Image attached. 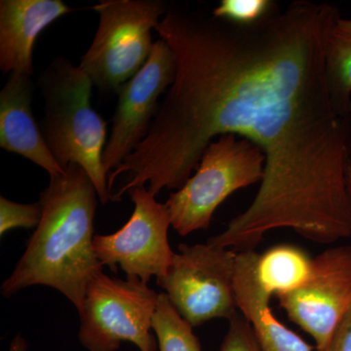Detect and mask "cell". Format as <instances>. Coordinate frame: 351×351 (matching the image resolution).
<instances>
[{"instance_id":"obj_1","label":"cell","mask_w":351,"mask_h":351,"mask_svg":"<svg viewBox=\"0 0 351 351\" xmlns=\"http://www.w3.org/2000/svg\"><path fill=\"white\" fill-rule=\"evenodd\" d=\"M338 7L297 0L253 25H237L169 5L156 31L174 54V82L147 137L108 175L131 179L114 198L149 184L156 196L181 189L219 136L262 149L257 195L208 243L254 251L269 232L288 228L330 245L351 237L346 169L351 115L332 104L326 71L328 34Z\"/></svg>"},{"instance_id":"obj_2","label":"cell","mask_w":351,"mask_h":351,"mask_svg":"<svg viewBox=\"0 0 351 351\" xmlns=\"http://www.w3.org/2000/svg\"><path fill=\"white\" fill-rule=\"evenodd\" d=\"M99 197L86 171L69 164L51 176L40 195L43 218L22 258L2 283L10 298L32 286H47L63 294L78 313L88 284L103 265L94 250V219Z\"/></svg>"},{"instance_id":"obj_3","label":"cell","mask_w":351,"mask_h":351,"mask_svg":"<svg viewBox=\"0 0 351 351\" xmlns=\"http://www.w3.org/2000/svg\"><path fill=\"white\" fill-rule=\"evenodd\" d=\"M44 98L41 121L46 144L64 169L76 164L86 171L101 204L112 199L103 163L107 122L91 105L93 82L68 59L53 60L39 78Z\"/></svg>"},{"instance_id":"obj_4","label":"cell","mask_w":351,"mask_h":351,"mask_svg":"<svg viewBox=\"0 0 351 351\" xmlns=\"http://www.w3.org/2000/svg\"><path fill=\"white\" fill-rule=\"evenodd\" d=\"M265 166L257 145L232 134L219 136L203 154L195 174L166 201L172 228L182 237L207 230L228 196L261 184Z\"/></svg>"},{"instance_id":"obj_5","label":"cell","mask_w":351,"mask_h":351,"mask_svg":"<svg viewBox=\"0 0 351 351\" xmlns=\"http://www.w3.org/2000/svg\"><path fill=\"white\" fill-rule=\"evenodd\" d=\"M168 7L161 0H104L95 4L98 29L80 69L101 90L117 93L151 56L152 31Z\"/></svg>"},{"instance_id":"obj_6","label":"cell","mask_w":351,"mask_h":351,"mask_svg":"<svg viewBox=\"0 0 351 351\" xmlns=\"http://www.w3.org/2000/svg\"><path fill=\"white\" fill-rule=\"evenodd\" d=\"M159 294L137 278L99 272L88 284L80 313L78 339L88 351H117L123 341L140 351H156L152 318Z\"/></svg>"},{"instance_id":"obj_7","label":"cell","mask_w":351,"mask_h":351,"mask_svg":"<svg viewBox=\"0 0 351 351\" xmlns=\"http://www.w3.org/2000/svg\"><path fill=\"white\" fill-rule=\"evenodd\" d=\"M237 252L208 244H181L157 285L193 327L230 320L239 313L234 295Z\"/></svg>"},{"instance_id":"obj_8","label":"cell","mask_w":351,"mask_h":351,"mask_svg":"<svg viewBox=\"0 0 351 351\" xmlns=\"http://www.w3.org/2000/svg\"><path fill=\"white\" fill-rule=\"evenodd\" d=\"M127 193L134 203L130 219L117 232L95 235L94 250L103 267L115 274L119 267L127 278L147 283L152 276H165L175 257L168 239L170 214L145 186Z\"/></svg>"},{"instance_id":"obj_9","label":"cell","mask_w":351,"mask_h":351,"mask_svg":"<svg viewBox=\"0 0 351 351\" xmlns=\"http://www.w3.org/2000/svg\"><path fill=\"white\" fill-rule=\"evenodd\" d=\"M276 298L289 319L313 337L318 351L324 350L351 309V245L321 252L306 282Z\"/></svg>"},{"instance_id":"obj_10","label":"cell","mask_w":351,"mask_h":351,"mask_svg":"<svg viewBox=\"0 0 351 351\" xmlns=\"http://www.w3.org/2000/svg\"><path fill=\"white\" fill-rule=\"evenodd\" d=\"M175 73L174 54L160 38L154 43L145 66L120 87L112 133L103 154L108 175L121 165L147 137L158 110L159 98L172 85Z\"/></svg>"},{"instance_id":"obj_11","label":"cell","mask_w":351,"mask_h":351,"mask_svg":"<svg viewBox=\"0 0 351 351\" xmlns=\"http://www.w3.org/2000/svg\"><path fill=\"white\" fill-rule=\"evenodd\" d=\"M62 0L0 1V69L5 75L34 73L32 52L41 32L73 12Z\"/></svg>"},{"instance_id":"obj_12","label":"cell","mask_w":351,"mask_h":351,"mask_svg":"<svg viewBox=\"0 0 351 351\" xmlns=\"http://www.w3.org/2000/svg\"><path fill=\"white\" fill-rule=\"evenodd\" d=\"M31 76L13 73L0 92V147L29 159L51 176L64 173L32 110Z\"/></svg>"},{"instance_id":"obj_13","label":"cell","mask_w":351,"mask_h":351,"mask_svg":"<svg viewBox=\"0 0 351 351\" xmlns=\"http://www.w3.org/2000/svg\"><path fill=\"white\" fill-rule=\"evenodd\" d=\"M257 252H237L234 295L239 313L251 325L262 351H313L304 339L286 327L270 307L271 295L257 276Z\"/></svg>"},{"instance_id":"obj_14","label":"cell","mask_w":351,"mask_h":351,"mask_svg":"<svg viewBox=\"0 0 351 351\" xmlns=\"http://www.w3.org/2000/svg\"><path fill=\"white\" fill-rule=\"evenodd\" d=\"M313 258L306 251L291 244H279L258 255L257 276L269 294L281 295L294 292L306 282Z\"/></svg>"},{"instance_id":"obj_15","label":"cell","mask_w":351,"mask_h":351,"mask_svg":"<svg viewBox=\"0 0 351 351\" xmlns=\"http://www.w3.org/2000/svg\"><path fill=\"white\" fill-rule=\"evenodd\" d=\"M325 71L335 110L351 115V19L339 18L328 34Z\"/></svg>"},{"instance_id":"obj_16","label":"cell","mask_w":351,"mask_h":351,"mask_svg":"<svg viewBox=\"0 0 351 351\" xmlns=\"http://www.w3.org/2000/svg\"><path fill=\"white\" fill-rule=\"evenodd\" d=\"M152 328L159 351H201L193 327L176 311L164 292L159 293Z\"/></svg>"},{"instance_id":"obj_17","label":"cell","mask_w":351,"mask_h":351,"mask_svg":"<svg viewBox=\"0 0 351 351\" xmlns=\"http://www.w3.org/2000/svg\"><path fill=\"white\" fill-rule=\"evenodd\" d=\"M276 5L270 0H221L213 16L237 25H253L263 19Z\"/></svg>"},{"instance_id":"obj_18","label":"cell","mask_w":351,"mask_h":351,"mask_svg":"<svg viewBox=\"0 0 351 351\" xmlns=\"http://www.w3.org/2000/svg\"><path fill=\"white\" fill-rule=\"evenodd\" d=\"M43 218L40 202L22 204L0 197V235L1 237L14 228H38Z\"/></svg>"},{"instance_id":"obj_19","label":"cell","mask_w":351,"mask_h":351,"mask_svg":"<svg viewBox=\"0 0 351 351\" xmlns=\"http://www.w3.org/2000/svg\"><path fill=\"white\" fill-rule=\"evenodd\" d=\"M228 323V330L219 351H262L251 325L241 314H235Z\"/></svg>"},{"instance_id":"obj_20","label":"cell","mask_w":351,"mask_h":351,"mask_svg":"<svg viewBox=\"0 0 351 351\" xmlns=\"http://www.w3.org/2000/svg\"><path fill=\"white\" fill-rule=\"evenodd\" d=\"M323 351H351V309Z\"/></svg>"},{"instance_id":"obj_21","label":"cell","mask_w":351,"mask_h":351,"mask_svg":"<svg viewBox=\"0 0 351 351\" xmlns=\"http://www.w3.org/2000/svg\"><path fill=\"white\" fill-rule=\"evenodd\" d=\"M27 343L25 341L24 337L21 334H18L15 336V338L12 339L10 343V348L9 351H27Z\"/></svg>"},{"instance_id":"obj_22","label":"cell","mask_w":351,"mask_h":351,"mask_svg":"<svg viewBox=\"0 0 351 351\" xmlns=\"http://www.w3.org/2000/svg\"><path fill=\"white\" fill-rule=\"evenodd\" d=\"M346 189H348V196L351 202V163L348 165V169H346Z\"/></svg>"}]
</instances>
